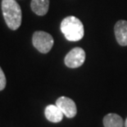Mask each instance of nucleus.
Returning <instances> with one entry per match:
<instances>
[{
    "label": "nucleus",
    "instance_id": "f257e3e1",
    "mask_svg": "<svg viewBox=\"0 0 127 127\" xmlns=\"http://www.w3.org/2000/svg\"><path fill=\"white\" fill-rule=\"evenodd\" d=\"M2 11L8 28L16 31L20 27L22 20V12L20 5L16 0H2Z\"/></svg>",
    "mask_w": 127,
    "mask_h": 127
},
{
    "label": "nucleus",
    "instance_id": "0eeeda50",
    "mask_svg": "<svg viewBox=\"0 0 127 127\" xmlns=\"http://www.w3.org/2000/svg\"><path fill=\"white\" fill-rule=\"evenodd\" d=\"M45 117L48 121L53 123H58L63 121V112L57 105H48L46 107L44 111Z\"/></svg>",
    "mask_w": 127,
    "mask_h": 127
},
{
    "label": "nucleus",
    "instance_id": "423d86ee",
    "mask_svg": "<svg viewBox=\"0 0 127 127\" xmlns=\"http://www.w3.org/2000/svg\"><path fill=\"white\" fill-rule=\"evenodd\" d=\"M115 36L121 46H127V21H118L114 27Z\"/></svg>",
    "mask_w": 127,
    "mask_h": 127
},
{
    "label": "nucleus",
    "instance_id": "39448f33",
    "mask_svg": "<svg viewBox=\"0 0 127 127\" xmlns=\"http://www.w3.org/2000/svg\"><path fill=\"white\" fill-rule=\"evenodd\" d=\"M56 105L61 109L67 118H73L77 113L76 105L71 98L67 97H60L57 99Z\"/></svg>",
    "mask_w": 127,
    "mask_h": 127
},
{
    "label": "nucleus",
    "instance_id": "f03ea898",
    "mask_svg": "<svg viewBox=\"0 0 127 127\" xmlns=\"http://www.w3.org/2000/svg\"><path fill=\"white\" fill-rule=\"evenodd\" d=\"M60 29L65 38L72 42L79 41L85 34L83 23L80 19L73 16H69L63 19L61 22Z\"/></svg>",
    "mask_w": 127,
    "mask_h": 127
},
{
    "label": "nucleus",
    "instance_id": "1a4fd4ad",
    "mask_svg": "<svg viewBox=\"0 0 127 127\" xmlns=\"http://www.w3.org/2000/svg\"><path fill=\"white\" fill-rule=\"evenodd\" d=\"M103 126L104 127H123L125 123L121 116L116 113H109L103 118Z\"/></svg>",
    "mask_w": 127,
    "mask_h": 127
},
{
    "label": "nucleus",
    "instance_id": "20e7f679",
    "mask_svg": "<svg viewBox=\"0 0 127 127\" xmlns=\"http://www.w3.org/2000/svg\"><path fill=\"white\" fill-rule=\"evenodd\" d=\"M85 61V52L80 47L74 48L65 57V65L69 68H78Z\"/></svg>",
    "mask_w": 127,
    "mask_h": 127
},
{
    "label": "nucleus",
    "instance_id": "7ed1b4c3",
    "mask_svg": "<svg viewBox=\"0 0 127 127\" xmlns=\"http://www.w3.org/2000/svg\"><path fill=\"white\" fill-rule=\"evenodd\" d=\"M32 43L34 47L42 53H48L52 49L54 40L50 34L45 31H35L32 38Z\"/></svg>",
    "mask_w": 127,
    "mask_h": 127
},
{
    "label": "nucleus",
    "instance_id": "6e6552de",
    "mask_svg": "<svg viewBox=\"0 0 127 127\" xmlns=\"http://www.w3.org/2000/svg\"><path fill=\"white\" fill-rule=\"evenodd\" d=\"M31 7L38 16H44L49 8V0H32Z\"/></svg>",
    "mask_w": 127,
    "mask_h": 127
},
{
    "label": "nucleus",
    "instance_id": "9b49d317",
    "mask_svg": "<svg viewBox=\"0 0 127 127\" xmlns=\"http://www.w3.org/2000/svg\"><path fill=\"white\" fill-rule=\"evenodd\" d=\"M125 127H127V118L126 119V121H125Z\"/></svg>",
    "mask_w": 127,
    "mask_h": 127
},
{
    "label": "nucleus",
    "instance_id": "9d476101",
    "mask_svg": "<svg viewBox=\"0 0 127 127\" xmlns=\"http://www.w3.org/2000/svg\"><path fill=\"white\" fill-rule=\"evenodd\" d=\"M6 84H7L6 76H5L3 71L0 67V91L4 90L5 87H6Z\"/></svg>",
    "mask_w": 127,
    "mask_h": 127
}]
</instances>
